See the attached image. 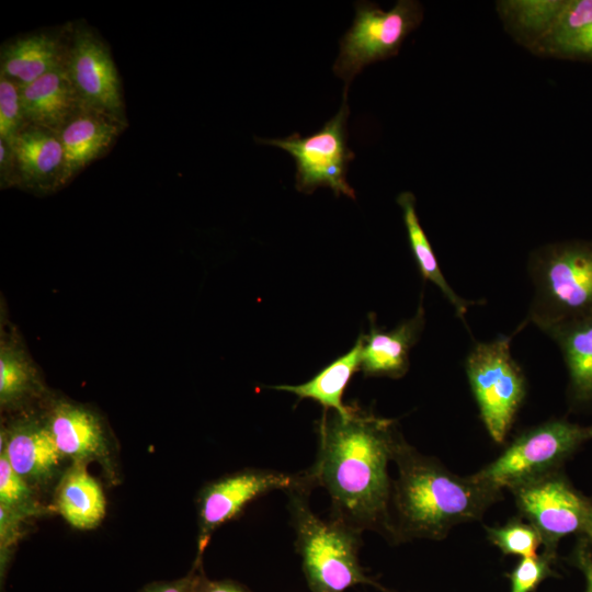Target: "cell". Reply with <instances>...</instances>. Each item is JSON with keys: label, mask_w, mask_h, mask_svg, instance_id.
Instances as JSON below:
<instances>
[{"label": "cell", "mask_w": 592, "mask_h": 592, "mask_svg": "<svg viewBox=\"0 0 592 592\" xmlns=\"http://www.w3.org/2000/svg\"><path fill=\"white\" fill-rule=\"evenodd\" d=\"M317 433L316 459L301 473L305 485L328 492L331 519L396 543L388 474L402 439L396 421L352 403L345 415L323 410Z\"/></svg>", "instance_id": "6da1fadb"}, {"label": "cell", "mask_w": 592, "mask_h": 592, "mask_svg": "<svg viewBox=\"0 0 592 592\" xmlns=\"http://www.w3.org/2000/svg\"><path fill=\"white\" fill-rule=\"evenodd\" d=\"M391 506L396 543L411 539L440 540L456 525L479 520L501 499L502 491L473 475L453 474L437 459L419 453L402 437L394 459Z\"/></svg>", "instance_id": "7a4b0ae2"}, {"label": "cell", "mask_w": 592, "mask_h": 592, "mask_svg": "<svg viewBox=\"0 0 592 592\" xmlns=\"http://www.w3.org/2000/svg\"><path fill=\"white\" fill-rule=\"evenodd\" d=\"M300 482L288 489L287 510L294 527L295 547L311 592H345L368 584L390 592L365 573L360 563L361 531L334 519L322 520L310 508L311 490Z\"/></svg>", "instance_id": "3957f363"}, {"label": "cell", "mask_w": 592, "mask_h": 592, "mask_svg": "<svg viewBox=\"0 0 592 592\" xmlns=\"http://www.w3.org/2000/svg\"><path fill=\"white\" fill-rule=\"evenodd\" d=\"M528 319L542 331L592 314V240L553 242L533 251Z\"/></svg>", "instance_id": "277c9868"}, {"label": "cell", "mask_w": 592, "mask_h": 592, "mask_svg": "<svg viewBox=\"0 0 592 592\" xmlns=\"http://www.w3.org/2000/svg\"><path fill=\"white\" fill-rule=\"evenodd\" d=\"M592 440V424L551 419L522 432L493 462L473 477L502 491L558 471L582 444Z\"/></svg>", "instance_id": "5b68a950"}, {"label": "cell", "mask_w": 592, "mask_h": 592, "mask_svg": "<svg viewBox=\"0 0 592 592\" xmlns=\"http://www.w3.org/2000/svg\"><path fill=\"white\" fill-rule=\"evenodd\" d=\"M512 335L474 345L465 372L490 437L503 443L526 396V378L511 354Z\"/></svg>", "instance_id": "8992f818"}, {"label": "cell", "mask_w": 592, "mask_h": 592, "mask_svg": "<svg viewBox=\"0 0 592 592\" xmlns=\"http://www.w3.org/2000/svg\"><path fill=\"white\" fill-rule=\"evenodd\" d=\"M422 20L423 7L415 0H398L388 11L374 2L357 1L354 21L340 39L333 65V72L345 84L343 95L364 67L397 56Z\"/></svg>", "instance_id": "52a82bcc"}, {"label": "cell", "mask_w": 592, "mask_h": 592, "mask_svg": "<svg viewBox=\"0 0 592 592\" xmlns=\"http://www.w3.org/2000/svg\"><path fill=\"white\" fill-rule=\"evenodd\" d=\"M350 109L346 95L337 114L312 135L294 133L286 138H255L258 143L287 151L295 160V187L311 194L319 186L330 187L334 195L355 200V191L346 180L349 163L355 153L348 146L346 122Z\"/></svg>", "instance_id": "ba28073f"}, {"label": "cell", "mask_w": 592, "mask_h": 592, "mask_svg": "<svg viewBox=\"0 0 592 592\" xmlns=\"http://www.w3.org/2000/svg\"><path fill=\"white\" fill-rule=\"evenodd\" d=\"M511 492L521 514L538 532L544 553L556 558L559 542L582 534L592 502L558 471L523 483Z\"/></svg>", "instance_id": "9c48e42d"}, {"label": "cell", "mask_w": 592, "mask_h": 592, "mask_svg": "<svg viewBox=\"0 0 592 592\" xmlns=\"http://www.w3.org/2000/svg\"><path fill=\"white\" fill-rule=\"evenodd\" d=\"M66 70L84 111L127 126L117 68L109 46L91 27L78 24L70 30Z\"/></svg>", "instance_id": "30bf717a"}, {"label": "cell", "mask_w": 592, "mask_h": 592, "mask_svg": "<svg viewBox=\"0 0 592 592\" xmlns=\"http://www.w3.org/2000/svg\"><path fill=\"white\" fill-rule=\"evenodd\" d=\"M300 474L273 469L246 468L207 482L197 497V559L213 533L239 516L249 503L275 490L287 491L300 482Z\"/></svg>", "instance_id": "8fae6325"}, {"label": "cell", "mask_w": 592, "mask_h": 592, "mask_svg": "<svg viewBox=\"0 0 592 592\" xmlns=\"http://www.w3.org/2000/svg\"><path fill=\"white\" fill-rule=\"evenodd\" d=\"M1 454L30 486L49 483L65 459L47 425L43 411L21 412L1 429Z\"/></svg>", "instance_id": "7c38bea8"}, {"label": "cell", "mask_w": 592, "mask_h": 592, "mask_svg": "<svg viewBox=\"0 0 592 592\" xmlns=\"http://www.w3.org/2000/svg\"><path fill=\"white\" fill-rule=\"evenodd\" d=\"M43 413L65 458L86 466L94 460L107 463L109 432L94 409L62 397L47 396Z\"/></svg>", "instance_id": "4fadbf2b"}, {"label": "cell", "mask_w": 592, "mask_h": 592, "mask_svg": "<svg viewBox=\"0 0 592 592\" xmlns=\"http://www.w3.org/2000/svg\"><path fill=\"white\" fill-rule=\"evenodd\" d=\"M13 151L16 187L43 196L66 185L59 133L25 125L14 141Z\"/></svg>", "instance_id": "5bb4252c"}, {"label": "cell", "mask_w": 592, "mask_h": 592, "mask_svg": "<svg viewBox=\"0 0 592 592\" xmlns=\"http://www.w3.org/2000/svg\"><path fill=\"white\" fill-rule=\"evenodd\" d=\"M0 406L2 411L23 410L34 400L46 399L47 388L38 366L1 304Z\"/></svg>", "instance_id": "9a60e30c"}, {"label": "cell", "mask_w": 592, "mask_h": 592, "mask_svg": "<svg viewBox=\"0 0 592 592\" xmlns=\"http://www.w3.org/2000/svg\"><path fill=\"white\" fill-rule=\"evenodd\" d=\"M425 314L422 301L410 319L390 331H382L369 315V333L363 339L360 371L365 377L400 378L409 369V354L424 327Z\"/></svg>", "instance_id": "2e32d148"}, {"label": "cell", "mask_w": 592, "mask_h": 592, "mask_svg": "<svg viewBox=\"0 0 592 592\" xmlns=\"http://www.w3.org/2000/svg\"><path fill=\"white\" fill-rule=\"evenodd\" d=\"M69 32H37L5 42L0 53V75L25 86L66 66Z\"/></svg>", "instance_id": "e0dca14e"}, {"label": "cell", "mask_w": 592, "mask_h": 592, "mask_svg": "<svg viewBox=\"0 0 592 592\" xmlns=\"http://www.w3.org/2000/svg\"><path fill=\"white\" fill-rule=\"evenodd\" d=\"M25 125L59 133L83 109L66 66L19 86Z\"/></svg>", "instance_id": "ac0fdd59"}, {"label": "cell", "mask_w": 592, "mask_h": 592, "mask_svg": "<svg viewBox=\"0 0 592 592\" xmlns=\"http://www.w3.org/2000/svg\"><path fill=\"white\" fill-rule=\"evenodd\" d=\"M126 127L107 116L84 110L73 116L59 132L65 184L105 155Z\"/></svg>", "instance_id": "d6986e66"}, {"label": "cell", "mask_w": 592, "mask_h": 592, "mask_svg": "<svg viewBox=\"0 0 592 592\" xmlns=\"http://www.w3.org/2000/svg\"><path fill=\"white\" fill-rule=\"evenodd\" d=\"M55 510L73 528L93 530L105 516L106 500L99 481L86 465L72 464L60 477Z\"/></svg>", "instance_id": "ffe728a7"}, {"label": "cell", "mask_w": 592, "mask_h": 592, "mask_svg": "<svg viewBox=\"0 0 592 592\" xmlns=\"http://www.w3.org/2000/svg\"><path fill=\"white\" fill-rule=\"evenodd\" d=\"M547 333L559 346L568 371L573 405L592 402V314L556 326Z\"/></svg>", "instance_id": "44dd1931"}, {"label": "cell", "mask_w": 592, "mask_h": 592, "mask_svg": "<svg viewBox=\"0 0 592 592\" xmlns=\"http://www.w3.org/2000/svg\"><path fill=\"white\" fill-rule=\"evenodd\" d=\"M532 54L592 62V0H566L551 32Z\"/></svg>", "instance_id": "7402d4cb"}, {"label": "cell", "mask_w": 592, "mask_h": 592, "mask_svg": "<svg viewBox=\"0 0 592 592\" xmlns=\"http://www.w3.org/2000/svg\"><path fill=\"white\" fill-rule=\"evenodd\" d=\"M565 4L566 0H499L496 11L504 31L532 53L551 32Z\"/></svg>", "instance_id": "603a6c76"}, {"label": "cell", "mask_w": 592, "mask_h": 592, "mask_svg": "<svg viewBox=\"0 0 592 592\" xmlns=\"http://www.w3.org/2000/svg\"><path fill=\"white\" fill-rule=\"evenodd\" d=\"M363 339L358 337L353 348L332 363L328 364L311 379L299 385H276L272 389L291 392L298 399H312L323 410H332L342 415L349 412L350 405L343 403L344 390L361 365Z\"/></svg>", "instance_id": "cb8c5ba5"}, {"label": "cell", "mask_w": 592, "mask_h": 592, "mask_svg": "<svg viewBox=\"0 0 592 592\" xmlns=\"http://www.w3.org/2000/svg\"><path fill=\"white\" fill-rule=\"evenodd\" d=\"M397 204L401 208L410 249L422 277L439 287L454 307L456 316L465 321L468 307L474 303L459 297L443 275L433 248L420 224L413 193L410 191L401 192L397 196Z\"/></svg>", "instance_id": "d4e9b609"}, {"label": "cell", "mask_w": 592, "mask_h": 592, "mask_svg": "<svg viewBox=\"0 0 592 592\" xmlns=\"http://www.w3.org/2000/svg\"><path fill=\"white\" fill-rule=\"evenodd\" d=\"M0 505L26 519L47 513L33 487L12 469L3 454H0Z\"/></svg>", "instance_id": "484cf974"}, {"label": "cell", "mask_w": 592, "mask_h": 592, "mask_svg": "<svg viewBox=\"0 0 592 592\" xmlns=\"http://www.w3.org/2000/svg\"><path fill=\"white\" fill-rule=\"evenodd\" d=\"M488 539L504 555L534 557L542 539L538 532L520 519H512L501 526L486 527Z\"/></svg>", "instance_id": "4316f807"}, {"label": "cell", "mask_w": 592, "mask_h": 592, "mask_svg": "<svg viewBox=\"0 0 592 592\" xmlns=\"http://www.w3.org/2000/svg\"><path fill=\"white\" fill-rule=\"evenodd\" d=\"M24 126L19 86L0 75V139L13 148Z\"/></svg>", "instance_id": "83f0119b"}, {"label": "cell", "mask_w": 592, "mask_h": 592, "mask_svg": "<svg viewBox=\"0 0 592 592\" xmlns=\"http://www.w3.org/2000/svg\"><path fill=\"white\" fill-rule=\"evenodd\" d=\"M556 558L543 553L534 557L521 558L509 573L510 592H533L547 578L554 576L551 568Z\"/></svg>", "instance_id": "f1b7e54d"}, {"label": "cell", "mask_w": 592, "mask_h": 592, "mask_svg": "<svg viewBox=\"0 0 592 592\" xmlns=\"http://www.w3.org/2000/svg\"><path fill=\"white\" fill-rule=\"evenodd\" d=\"M26 517L0 505V572L3 580L13 546L22 534V525Z\"/></svg>", "instance_id": "f546056e"}, {"label": "cell", "mask_w": 592, "mask_h": 592, "mask_svg": "<svg viewBox=\"0 0 592 592\" xmlns=\"http://www.w3.org/2000/svg\"><path fill=\"white\" fill-rule=\"evenodd\" d=\"M195 565H197V570L193 592H251L248 588L234 580H210L204 574L201 563Z\"/></svg>", "instance_id": "4dcf8cb0"}, {"label": "cell", "mask_w": 592, "mask_h": 592, "mask_svg": "<svg viewBox=\"0 0 592 592\" xmlns=\"http://www.w3.org/2000/svg\"><path fill=\"white\" fill-rule=\"evenodd\" d=\"M0 186L16 187V164L13 148L0 139Z\"/></svg>", "instance_id": "1f68e13d"}, {"label": "cell", "mask_w": 592, "mask_h": 592, "mask_svg": "<svg viewBox=\"0 0 592 592\" xmlns=\"http://www.w3.org/2000/svg\"><path fill=\"white\" fill-rule=\"evenodd\" d=\"M197 565L184 577L172 581H159L146 585L141 592H193Z\"/></svg>", "instance_id": "d6a6232c"}, {"label": "cell", "mask_w": 592, "mask_h": 592, "mask_svg": "<svg viewBox=\"0 0 592 592\" xmlns=\"http://www.w3.org/2000/svg\"><path fill=\"white\" fill-rule=\"evenodd\" d=\"M571 561L583 573L587 592H592V551L583 537L573 550Z\"/></svg>", "instance_id": "836d02e7"}, {"label": "cell", "mask_w": 592, "mask_h": 592, "mask_svg": "<svg viewBox=\"0 0 592 592\" xmlns=\"http://www.w3.org/2000/svg\"><path fill=\"white\" fill-rule=\"evenodd\" d=\"M582 537L587 540L591 551H592V515L590 516L587 525L583 528Z\"/></svg>", "instance_id": "e575fe53"}, {"label": "cell", "mask_w": 592, "mask_h": 592, "mask_svg": "<svg viewBox=\"0 0 592 592\" xmlns=\"http://www.w3.org/2000/svg\"><path fill=\"white\" fill-rule=\"evenodd\" d=\"M587 592V591H585Z\"/></svg>", "instance_id": "d590c367"}]
</instances>
